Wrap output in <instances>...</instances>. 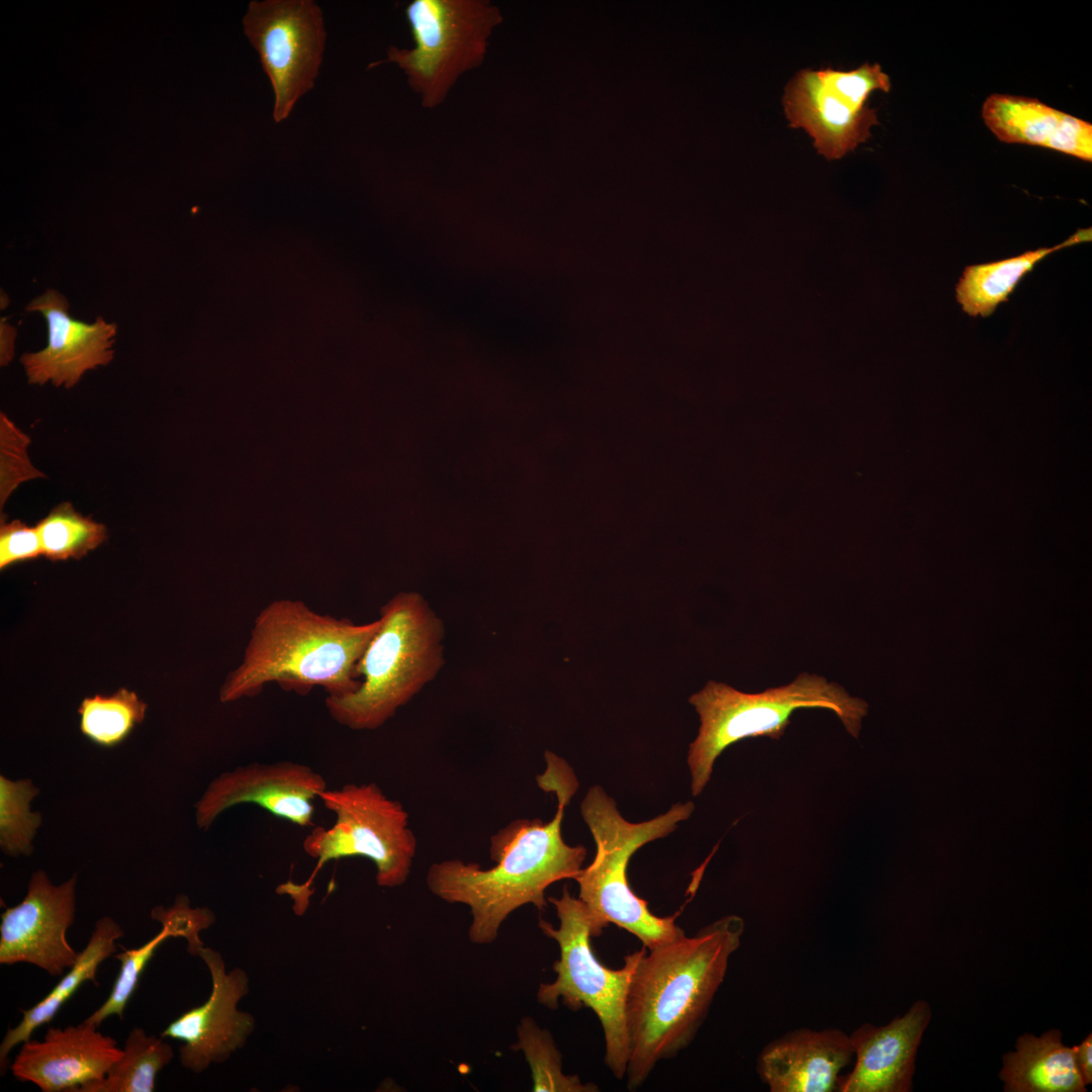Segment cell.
Returning <instances> with one entry per match:
<instances>
[{"label":"cell","instance_id":"1","mask_svg":"<svg viewBox=\"0 0 1092 1092\" xmlns=\"http://www.w3.org/2000/svg\"><path fill=\"white\" fill-rule=\"evenodd\" d=\"M545 760L546 769L537 783L557 797L552 820L515 819L498 829L489 840V855L495 863L489 869L459 858L437 861L428 869L426 884L432 894L469 907L472 943H492L503 922L524 905L544 911L546 889L561 880H574L582 869L585 847L567 844L561 833L564 810L577 791V780L555 753L546 751Z\"/></svg>","mask_w":1092,"mask_h":1092},{"label":"cell","instance_id":"2","mask_svg":"<svg viewBox=\"0 0 1092 1092\" xmlns=\"http://www.w3.org/2000/svg\"><path fill=\"white\" fill-rule=\"evenodd\" d=\"M743 932V919L728 915L642 954L626 999L629 1090L693 1041Z\"/></svg>","mask_w":1092,"mask_h":1092},{"label":"cell","instance_id":"3","mask_svg":"<svg viewBox=\"0 0 1092 1092\" xmlns=\"http://www.w3.org/2000/svg\"><path fill=\"white\" fill-rule=\"evenodd\" d=\"M379 625V619L355 624L301 601L275 600L256 617L243 661L226 676L219 700L252 698L269 682L300 695L314 687L328 696L352 693L360 685L356 664Z\"/></svg>","mask_w":1092,"mask_h":1092},{"label":"cell","instance_id":"4","mask_svg":"<svg viewBox=\"0 0 1092 1092\" xmlns=\"http://www.w3.org/2000/svg\"><path fill=\"white\" fill-rule=\"evenodd\" d=\"M380 625L356 664L357 690L327 696L340 725L375 730L432 681L445 664V627L418 592H399L381 608Z\"/></svg>","mask_w":1092,"mask_h":1092},{"label":"cell","instance_id":"5","mask_svg":"<svg viewBox=\"0 0 1092 1092\" xmlns=\"http://www.w3.org/2000/svg\"><path fill=\"white\" fill-rule=\"evenodd\" d=\"M700 716L696 739L690 744L688 765L693 796H699L711 779L718 756L743 739H781L792 714L802 708L832 711L854 738L858 737L868 704L851 697L844 688L823 676L803 672L791 684L761 693H742L714 680L689 699Z\"/></svg>","mask_w":1092,"mask_h":1092},{"label":"cell","instance_id":"6","mask_svg":"<svg viewBox=\"0 0 1092 1092\" xmlns=\"http://www.w3.org/2000/svg\"><path fill=\"white\" fill-rule=\"evenodd\" d=\"M694 810L693 802L675 803L664 814L632 823L620 814L616 802L601 786L589 788L581 801V816L597 851L593 862L574 878L579 886L578 899L605 926L616 924L635 935L647 949L670 942L685 931L675 924L678 912L656 916L648 903L633 892L627 879L628 862L637 849L667 836Z\"/></svg>","mask_w":1092,"mask_h":1092},{"label":"cell","instance_id":"7","mask_svg":"<svg viewBox=\"0 0 1092 1092\" xmlns=\"http://www.w3.org/2000/svg\"><path fill=\"white\" fill-rule=\"evenodd\" d=\"M548 900L556 909L559 927L541 918L538 926L557 942L560 957L553 965L556 979L539 985L537 1001L549 1009H556L561 1000L571 1010H593L604 1030L605 1064L614 1077L622 1080L629 1060L626 999L637 963L647 948L627 954L622 968L609 969L596 958L590 943V938L601 935L606 926L581 900L570 895L566 886L561 897Z\"/></svg>","mask_w":1092,"mask_h":1092},{"label":"cell","instance_id":"8","mask_svg":"<svg viewBox=\"0 0 1092 1092\" xmlns=\"http://www.w3.org/2000/svg\"><path fill=\"white\" fill-rule=\"evenodd\" d=\"M318 798L335 821L329 828L314 827L302 841L304 852L317 860L316 866L302 885L288 882L277 888L279 894L292 898L295 913L305 912L312 893L309 887L330 860L364 856L374 862L379 887L395 888L406 882L417 839L400 802L388 798L373 782L327 788Z\"/></svg>","mask_w":1092,"mask_h":1092},{"label":"cell","instance_id":"9","mask_svg":"<svg viewBox=\"0 0 1092 1092\" xmlns=\"http://www.w3.org/2000/svg\"><path fill=\"white\" fill-rule=\"evenodd\" d=\"M404 15L414 48L391 46L383 63L396 64L426 108L443 103L466 72L484 62L488 40L503 21L500 9L487 0H413Z\"/></svg>","mask_w":1092,"mask_h":1092},{"label":"cell","instance_id":"10","mask_svg":"<svg viewBox=\"0 0 1092 1092\" xmlns=\"http://www.w3.org/2000/svg\"><path fill=\"white\" fill-rule=\"evenodd\" d=\"M890 89V78L878 63L849 71L808 68L787 84L783 105L790 126L803 128L819 154L837 160L871 136L879 121L869 97Z\"/></svg>","mask_w":1092,"mask_h":1092},{"label":"cell","instance_id":"11","mask_svg":"<svg viewBox=\"0 0 1092 1092\" xmlns=\"http://www.w3.org/2000/svg\"><path fill=\"white\" fill-rule=\"evenodd\" d=\"M243 25L271 83L273 119L281 122L318 75L327 39L322 9L313 0H253Z\"/></svg>","mask_w":1092,"mask_h":1092},{"label":"cell","instance_id":"12","mask_svg":"<svg viewBox=\"0 0 1092 1092\" xmlns=\"http://www.w3.org/2000/svg\"><path fill=\"white\" fill-rule=\"evenodd\" d=\"M76 885V875L60 885L42 870L31 875L23 900L1 914V965L27 963L56 977L75 964L79 952L67 930L75 919Z\"/></svg>","mask_w":1092,"mask_h":1092},{"label":"cell","instance_id":"13","mask_svg":"<svg viewBox=\"0 0 1092 1092\" xmlns=\"http://www.w3.org/2000/svg\"><path fill=\"white\" fill-rule=\"evenodd\" d=\"M325 778L303 763L251 762L213 779L195 804L199 829L207 830L228 809L255 804L300 827L313 825V801L327 789Z\"/></svg>","mask_w":1092,"mask_h":1092},{"label":"cell","instance_id":"14","mask_svg":"<svg viewBox=\"0 0 1092 1092\" xmlns=\"http://www.w3.org/2000/svg\"><path fill=\"white\" fill-rule=\"evenodd\" d=\"M197 956L210 973V996L202 1005L170 1022L161 1036L183 1041L179 1049L180 1062L184 1068L199 1074L211 1064L226 1061L241 1049L253 1031L255 1020L237 1008L249 991L248 975L239 968L226 972L220 953L209 947L202 946Z\"/></svg>","mask_w":1092,"mask_h":1092},{"label":"cell","instance_id":"15","mask_svg":"<svg viewBox=\"0 0 1092 1092\" xmlns=\"http://www.w3.org/2000/svg\"><path fill=\"white\" fill-rule=\"evenodd\" d=\"M69 308L66 296L53 288L25 306L27 312H39L48 324L47 346L20 357L29 384L50 382L71 388L87 371L112 361L117 325L101 315L87 324L73 318Z\"/></svg>","mask_w":1092,"mask_h":1092},{"label":"cell","instance_id":"16","mask_svg":"<svg viewBox=\"0 0 1092 1092\" xmlns=\"http://www.w3.org/2000/svg\"><path fill=\"white\" fill-rule=\"evenodd\" d=\"M121 1055L113 1037L84 1020L65 1028L50 1027L42 1040L22 1042L10 1069L15 1079L31 1082L42 1092H76L103 1079Z\"/></svg>","mask_w":1092,"mask_h":1092},{"label":"cell","instance_id":"17","mask_svg":"<svg viewBox=\"0 0 1092 1092\" xmlns=\"http://www.w3.org/2000/svg\"><path fill=\"white\" fill-rule=\"evenodd\" d=\"M930 1018L928 1003L918 1000L886 1025L857 1027L849 1035L854 1066L839 1076L836 1091H911L917 1050Z\"/></svg>","mask_w":1092,"mask_h":1092},{"label":"cell","instance_id":"18","mask_svg":"<svg viewBox=\"0 0 1092 1092\" xmlns=\"http://www.w3.org/2000/svg\"><path fill=\"white\" fill-rule=\"evenodd\" d=\"M852 1056L843 1030L798 1028L761 1050L756 1071L770 1092H832Z\"/></svg>","mask_w":1092,"mask_h":1092},{"label":"cell","instance_id":"19","mask_svg":"<svg viewBox=\"0 0 1092 1092\" xmlns=\"http://www.w3.org/2000/svg\"><path fill=\"white\" fill-rule=\"evenodd\" d=\"M982 117L1001 142L1040 146L1092 160L1091 123L1037 99L995 93L985 100Z\"/></svg>","mask_w":1092,"mask_h":1092},{"label":"cell","instance_id":"20","mask_svg":"<svg viewBox=\"0 0 1092 1092\" xmlns=\"http://www.w3.org/2000/svg\"><path fill=\"white\" fill-rule=\"evenodd\" d=\"M151 917L162 924L160 932L144 945L123 949L114 956L120 962V970L111 992L104 1003L85 1021L99 1027L109 1016L117 1015L122 1019L124 1009L138 987L141 975L163 941L169 937H184L188 943V951L197 956L203 946L199 932L208 928L215 920L211 910L192 908L189 899L184 895L177 896L171 907H155L151 911Z\"/></svg>","mask_w":1092,"mask_h":1092},{"label":"cell","instance_id":"21","mask_svg":"<svg viewBox=\"0 0 1092 1092\" xmlns=\"http://www.w3.org/2000/svg\"><path fill=\"white\" fill-rule=\"evenodd\" d=\"M1015 1052L1003 1056L999 1078L1007 1092H1083L1074 1048L1062 1042V1032L1052 1029L1037 1037L1024 1033Z\"/></svg>","mask_w":1092,"mask_h":1092},{"label":"cell","instance_id":"22","mask_svg":"<svg viewBox=\"0 0 1092 1092\" xmlns=\"http://www.w3.org/2000/svg\"><path fill=\"white\" fill-rule=\"evenodd\" d=\"M124 935L120 925L111 917L98 919L86 946L78 953L75 964L63 975L59 983L39 1002L22 1009V1018L9 1028L0 1044L1 1073L8 1066V1056L16 1045L31 1038L35 1029L51 1022L63 1005L87 981L98 985L96 974L99 966L117 951L115 941Z\"/></svg>","mask_w":1092,"mask_h":1092},{"label":"cell","instance_id":"23","mask_svg":"<svg viewBox=\"0 0 1092 1092\" xmlns=\"http://www.w3.org/2000/svg\"><path fill=\"white\" fill-rule=\"evenodd\" d=\"M1091 242V229L1078 230L1051 248L1026 251L995 262L967 266L956 285L957 301L971 316H989L1006 302L1018 283L1049 255L1077 244Z\"/></svg>","mask_w":1092,"mask_h":1092},{"label":"cell","instance_id":"24","mask_svg":"<svg viewBox=\"0 0 1092 1092\" xmlns=\"http://www.w3.org/2000/svg\"><path fill=\"white\" fill-rule=\"evenodd\" d=\"M173 1057V1049L164 1037L148 1035L143 1028L134 1027L125 1039L120 1059L106 1076L76 1092H153L159 1072Z\"/></svg>","mask_w":1092,"mask_h":1092},{"label":"cell","instance_id":"25","mask_svg":"<svg viewBox=\"0 0 1092 1092\" xmlns=\"http://www.w3.org/2000/svg\"><path fill=\"white\" fill-rule=\"evenodd\" d=\"M35 527L42 555L53 561L81 559L107 538L103 524L83 516L69 502L53 508Z\"/></svg>","mask_w":1092,"mask_h":1092},{"label":"cell","instance_id":"26","mask_svg":"<svg viewBox=\"0 0 1092 1092\" xmlns=\"http://www.w3.org/2000/svg\"><path fill=\"white\" fill-rule=\"evenodd\" d=\"M147 704L134 692L119 689L111 696L85 698L78 709L81 732L94 743L112 747L143 722Z\"/></svg>","mask_w":1092,"mask_h":1092},{"label":"cell","instance_id":"27","mask_svg":"<svg viewBox=\"0 0 1092 1092\" xmlns=\"http://www.w3.org/2000/svg\"><path fill=\"white\" fill-rule=\"evenodd\" d=\"M513 1050L521 1051L529 1064L535 1092H598L594 1083H582L576 1075L562 1072L561 1054L551 1033L525 1016L517 1027Z\"/></svg>","mask_w":1092,"mask_h":1092},{"label":"cell","instance_id":"28","mask_svg":"<svg viewBox=\"0 0 1092 1092\" xmlns=\"http://www.w3.org/2000/svg\"><path fill=\"white\" fill-rule=\"evenodd\" d=\"M37 794L29 779L11 781L0 776V847L4 853L17 856L32 852V839L41 824L40 813L30 810Z\"/></svg>","mask_w":1092,"mask_h":1092},{"label":"cell","instance_id":"29","mask_svg":"<svg viewBox=\"0 0 1092 1092\" xmlns=\"http://www.w3.org/2000/svg\"><path fill=\"white\" fill-rule=\"evenodd\" d=\"M29 437L4 414H0V508L24 481L44 477L30 462Z\"/></svg>","mask_w":1092,"mask_h":1092},{"label":"cell","instance_id":"30","mask_svg":"<svg viewBox=\"0 0 1092 1092\" xmlns=\"http://www.w3.org/2000/svg\"><path fill=\"white\" fill-rule=\"evenodd\" d=\"M42 555L41 543L36 527H29L20 520L0 526V569Z\"/></svg>","mask_w":1092,"mask_h":1092},{"label":"cell","instance_id":"31","mask_svg":"<svg viewBox=\"0 0 1092 1092\" xmlns=\"http://www.w3.org/2000/svg\"><path fill=\"white\" fill-rule=\"evenodd\" d=\"M1077 1069L1083 1083L1087 1086L1092 1082V1034L1078 1045H1074Z\"/></svg>","mask_w":1092,"mask_h":1092},{"label":"cell","instance_id":"32","mask_svg":"<svg viewBox=\"0 0 1092 1092\" xmlns=\"http://www.w3.org/2000/svg\"><path fill=\"white\" fill-rule=\"evenodd\" d=\"M16 337V328L12 327L7 322V317H2L0 322V365L6 366L10 363L14 356V342Z\"/></svg>","mask_w":1092,"mask_h":1092}]
</instances>
